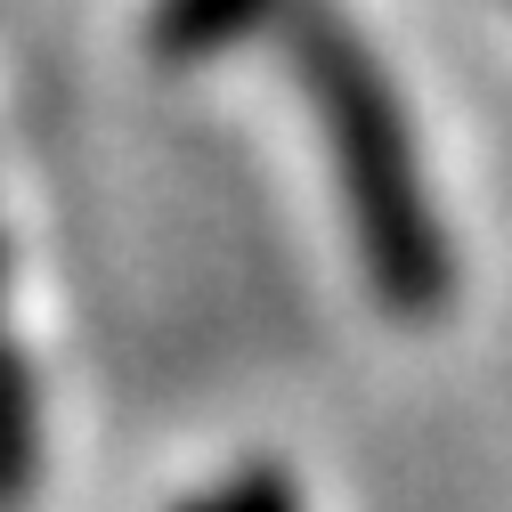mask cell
<instances>
[{"instance_id": "obj_4", "label": "cell", "mask_w": 512, "mask_h": 512, "mask_svg": "<svg viewBox=\"0 0 512 512\" xmlns=\"http://www.w3.org/2000/svg\"><path fill=\"white\" fill-rule=\"evenodd\" d=\"M179 512H301V488H293L285 464H244V472H228L220 488L187 496Z\"/></svg>"}, {"instance_id": "obj_1", "label": "cell", "mask_w": 512, "mask_h": 512, "mask_svg": "<svg viewBox=\"0 0 512 512\" xmlns=\"http://www.w3.org/2000/svg\"><path fill=\"white\" fill-rule=\"evenodd\" d=\"M293 66H301L317 122H326L334 179H342V204H350V244L366 261L374 301L391 317H439L447 293H456V252H447V228L431 212L399 90L382 82V66L366 57V41L342 17H301Z\"/></svg>"}, {"instance_id": "obj_2", "label": "cell", "mask_w": 512, "mask_h": 512, "mask_svg": "<svg viewBox=\"0 0 512 512\" xmlns=\"http://www.w3.org/2000/svg\"><path fill=\"white\" fill-rule=\"evenodd\" d=\"M277 17H285V0H155L147 49L163 66H204V57H228L244 41H261Z\"/></svg>"}, {"instance_id": "obj_3", "label": "cell", "mask_w": 512, "mask_h": 512, "mask_svg": "<svg viewBox=\"0 0 512 512\" xmlns=\"http://www.w3.org/2000/svg\"><path fill=\"white\" fill-rule=\"evenodd\" d=\"M33 480H41V399H33L25 350L0 326V512H25Z\"/></svg>"}]
</instances>
